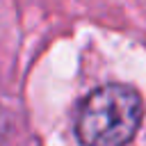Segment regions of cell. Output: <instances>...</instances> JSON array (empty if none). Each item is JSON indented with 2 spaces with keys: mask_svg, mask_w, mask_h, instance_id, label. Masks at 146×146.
<instances>
[{
  "mask_svg": "<svg viewBox=\"0 0 146 146\" xmlns=\"http://www.w3.org/2000/svg\"><path fill=\"white\" fill-rule=\"evenodd\" d=\"M144 116L141 96L128 84H103L84 96L75 114L82 146H125Z\"/></svg>",
  "mask_w": 146,
  "mask_h": 146,
  "instance_id": "6da1fadb",
  "label": "cell"
}]
</instances>
